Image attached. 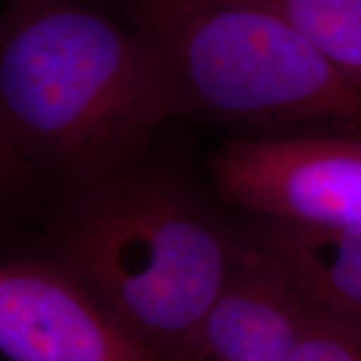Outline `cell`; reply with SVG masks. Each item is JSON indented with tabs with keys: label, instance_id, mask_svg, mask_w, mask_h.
I'll list each match as a JSON object with an SVG mask.
<instances>
[{
	"label": "cell",
	"instance_id": "9",
	"mask_svg": "<svg viewBox=\"0 0 361 361\" xmlns=\"http://www.w3.org/2000/svg\"><path fill=\"white\" fill-rule=\"evenodd\" d=\"M291 361H361V326L303 300Z\"/></svg>",
	"mask_w": 361,
	"mask_h": 361
},
{
	"label": "cell",
	"instance_id": "5",
	"mask_svg": "<svg viewBox=\"0 0 361 361\" xmlns=\"http://www.w3.org/2000/svg\"><path fill=\"white\" fill-rule=\"evenodd\" d=\"M0 355L8 361H152L67 274L0 263Z\"/></svg>",
	"mask_w": 361,
	"mask_h": 361
},
{
	"label": "cell",
	"instance_id": "4",
	"mask_svg": "<svg viewBox=\"0 0 361 361\" xmlns=\"http://www.w3.org/2000/svg\"><path fill=\"white\" fill-rule=\"evenodd\" d=\"M216 197L243 216L361 224V139L233 135L206 162Z\"/></svg>",
	"mask_w": 361,
	"mask_h": 361
},
{
	"label": "cell",
	"instance_id": "10",
	"mask_svg": "<svg viewBox=\"0 0 361 361\" xmlns=\"http://www.w3.org/2000/svg\"><path fill=\"white\" fill-rule=\"evenodd\" d=\"M45 194L32 169L0 134V223L37 209Z\"/></svg>",
	"mask_w": 361,
	"mask_h": 361
},
{
	"label": "cell",
	"instance_id": "7",
	"mask_svg": "<svg viewBox=\"0 0 361 361\" xmlns=\"http://www.w3.org/2000/svg\"><path fill=\"white\" fill-rule=\"evenodd\" d=\"M236 216L247 241L281 266L306 303L361 326V224Z\"/></svg>",
	"mask_w": 361,
	"mask_h": 361
},
{
	"label": "cell",
	"instance_id": "3",
	"mask_svg": "<svg viewBox=\"0 0 361 361\" xmlns=\"http://www.w3.org/2000/svg\"><path fill=\"white\" fill-rule=\"evenodd\" d=\"M173 117L243 137L361 139V80L245 0H134Z\"/></svg>",
	"mask_w": 361,
	"mask_h": 361
},
{
	"label": "cell",
	"instance_id": "8",
	"mask_svg": "<svg viewBox=\"0 0 361 361\" xmlns=\"http://www.w3.org/2000/svg\"><path fill=\"white\" fill-rule=\"evenodd\" d=\"M283 17L361 80V0H245Z\"/></svg>",
	"mask_w": 361,
	"mask_h": 361
},
{
	"label": "cell",
	"instance_id": "2",
	"mask_svg": "<svg viewBox=\"0 0 361 361\" xmlns=\"http://www.w3.org/2000/svg\"><path fill=\"white\" fill-rule=\"evenodd\" d=\"M173 119L151 49L82 0H8L0 134L61 200L137 164Z\"/></svg>",
	"mask_w": 361,
	"mask_h": 361
},
{
	"label": "cell",
	"instance_id": "1",
	"mask_svg": "<svg viewBox=\"0 0 361 361\" xmlns=\"http://www.w3.org/2000/svg\"><path fill=\"white\" fill-rule=\"evenodd\" d=\"M245 246L236 213L156 149L49 202L32 256L79 284L152 361H173Z\"/></svg>",
	"mask_w": 361,
	"mask_h": 361
},
{
	"label": "cell",
	"instance_id": "6",
	"mask_svg": "<svg viewBox=\"0 0 361 361\" xmlns=\"http://www.w3.org/2000/svg\"><path fill=\"white\" fill-rule=\"evenodd\" d=\"M301 308L281 266L246 239L223 291L173 361H291Z\"/></svg>",
	"mask_w": 361,
	"mask_h": 361
}]
</instances>
